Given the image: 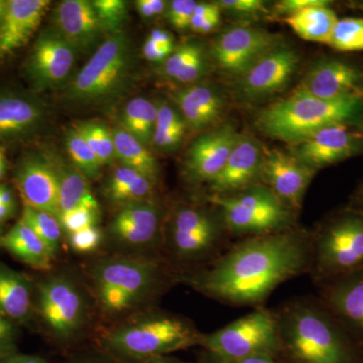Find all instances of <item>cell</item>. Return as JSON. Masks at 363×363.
Returning <instances> with one entry per match:
<instances>
[{
	"label": "cell",
	"mask_w": 363,
	"mask_h": 363,
	"mask_svg": "<svg viewBox=\"0 0 363 363\" xmlns=\"http://www.w3.org/2000/svg\"><path fill=\"white\" fill-rule=\"evenodd\" d=\"M311 233L295 228L231 243L207 266L180 279L196 291L225 305L257 308L278 286L309 274Z\"/></svg>",
	"instance_id": "obj_1"
},
{
	"label": "cell",
	"mask_w": 363,
	"mask_h": 363,
	"mask_svg": "<svg viewBox=\"0 0 363 363\" xmlns=\"http://www.w3.org/2000/svg\"><path fill=\"white\" fill-rule=\"evenodd\" d=\"M281 352L293 363H362L363 345L319 298H298L274 311Z\"/></svg>",
	"instance_id": "obj_2"
},
{
	"label": "cell",
	"mask_w": 363,
	"mask_h": 363,
	"mask_svg": "<svg viewBox=\"0 0 363 363\" xmlns=\"http://www.w3.org/2000/svg\"><path fill=\"white\" fill-rule=\"evenodd\" d=\"M362 116L363 96L324 100L297 88L260 112L257 124L269 138L292 145L329 126L350 125Z\"/></svg>",
	"instance_id": "obj_3"
},
{
	"label": "cell",
	"mask_w": 363,
	"mask_h": 363,
	"mask_svg": "<svg viewBox=\"0 0 363 363\" xmlns=\"http://www.w3.org/2000/svg\"><path fill=\"white\" fill-rule=\"evenodd\" d=\"M201 336L185 318L152 312L112 329L102 345L118 362L143 363L199 345Z\"/></svg>",
	"instance_id": "obj_4"
},
{
	"label": "cell",
	"mask_w": 363,
	"mask_h": 363,
	"mask_svg": "<svg viewBox=\"0 0 363 363\" xmlns=\"http://www.w3.org/2000/svg\"><path fill=\"white\" fill-rule=\"evenodd\" d=\"M92 279L102 310L121 315L156 292L164 279V267L150 257H111L97 262Z\"/></svg>",
	"instance_id": "obj_5"
},
{
	"label": "cell",
	"mask_w": 363,
	"mask_h": 363,
	"mask_svg": "<svg viewBox=\"0 0 363 363\" xmlns=\"http://www.w3.org/2000/svg\"><path fill=\"white\" fill-rule=\"evenodd\" d=\"M309 274L318 286L363 267V210L350 207L311 233Z\"/></svg>",
	"instance_id": "obj_6"
},
{
	"label": "cell",
	"mask_w": 363,
	"mask_h": 363,
	"mask_svg": "<svg viewBox=\"0 0 363 363\" xmlns=\"http://www.w3.org/2000/svg\"><path fill=\"white\" fill-rule=\"evenodd\" d=\"M207 201L218 208L231 238L241 240L297 227V213L262 184L231 195H210Z\"/></svg>",
	"instance_id": "obj_7"
},
{
	"label": "cell",
	"mask_w": 363,
	"mask_h": 363,
	"mask_svg": "<svg viewBox=\"0 0 363 363\" xmlns=\"http://www.w3.org/2000/svg\"><path fill=\"white\" fill-rule=\"evenodd\" d=\"M230 238L218 208L213 212L201 207L182 206L174 212L169 223L167 248L180 262H203L205 267L231 245Z\"/></svg>",
	"instance_id": "obj_8"
},
{
	"label": "cell",
	"mask_w": 363,
	"mask_h": 363,
	"mask_svg": "<svg viewBox=\"0 0 363 363\" xmlns=\"http://www.w3.org/2000/svg\"><path fill=\"white\" fill-rule=\"evenodd\" d=\"M200 346L212 357L240 359L255 357L277 358L281 352L276 314L266 306L209 334H202Z\"/></svg>",
	"instance_id": "obj_9"
},
{
	"label": "cell",
	"mask_w": 363,
	"mask_h": 363,
	"mask_svg": "<svg viewBox=\"0 0 363 363\" xmlns=\"http://www.w3.org/2000/svg\"><path fill=\"white\" fill-rule=\"evenodd\" d=\"M131 64L130 40L117 33L104 40L81 69L72 83L68 95L79 102H96L121 90Z\"/></svg>",
	"instance_id": "obj_10"
},
{
	"label": "cell",
	"mask_w": 363,
	"mask_h": 363,
	"mask_svg": "<svg viewBox=\"0 0 363 363\" xmlns=\"http://www.w3.org/2000/svg\"><path fill=\"white\" fill-rule=\"evenodd\" d=\"M39 312L55 338L71 340L84 325L86 303L77 286L55 276L39 285Z\"/></svg>",
	"instance_id": "obj_11"
},
{
	"label": "cell",
	"mask_w": 363,
	"mask_h": 363,
	"mask_svg": "<svg viewBox=\"0 0 363 363\" xmlns=\"http://www.w3.org/2000/svg\"><path fill=\"white\" fill-rule=\"evenodd\" d=\"M279 35L262 28L233 26L215 40L211 55L221 70L241 77L264 55L279 47Z\"/></svg>",
	"instance_id": "obj_12"
},
{
	"label": "cell",
	"mask_w": 363,
	"mask_h": 363,
	"mask_svg": "<svg viewBox=\"0 0 363 363\" xmlns=\"http://www.w3.org/2000/svg\"><path fill=\"white\" fill-rule=\"evenodd\" d=\"M317 169L307 166L292 154L279 149H262L260 180L294 212L302 207L306 191Z\"/></svg>",
	"instance_id": "obj_13"
},
{
	"label": "cell",
	"mask_w": 363,
	"mask_h": 363,
	"mask_svg": "<svg viewBox=\"0 0 363 363\" xmlns=\"http://www.w3.org/2000/svg\"><path fill=\"white\" fill-rule=\"evenodd\" d=\"M291 154L315 169L325 168L354 156L363 150V133L346 124L329 126L290 145Z\"/></svg>",
	"instance_id": "obj_14"
},
{
	"label": "cell",
	"mask_w": 363,
	"mask_h": 363,
	"mask_svg": "<svg viewBox=\"0 0 363 363\" xmlns=\"http://www.w3.org/2000/svg\"><path fill=\"white\" fill-rule=\"evenodd\" d=\"M240 138L231 124L199 136L189 149L186 178L193 184H208L213 180L225 166Z\"/></svg>",
	"instance_id": "obj_15"
},
{
	"label": "cell",
	"mask_w": 363,
	"mask_h": 363,
	"mask_svg": "<svg viewBox=\"0 0 363 363\" xmlns=\"http://www.w3.org/2000/svg\"><path fill=\"white\" fill-rule=\"evenodd\" d=\"M298 62L297 52L279 45L241 76V93L248 99H259L285 89L297 70Z\"/></svg>",
	"instance_id": "obj_16"
},
{
	"label": "cell",
	"mask_w": 363,
	"mask_h": 363,
	"mask_svg": "<svg viewBox=\"0 0 363 363\" xmlns=\"http://www.w3.org/2000/svg\"><path fill=\"white\" fill-rule=\"evenodd\" d=\"M320 301L363 345V267L319 286Z\"/></svg>",
	"instance_id": "obj_17"
},
{
	"label": "cell",
	"mask_w": 363,
	"mask_h": 363,
	"mask_svg": "<svg viewBox=\"0 0 363 363\" xmlns=\"http://www.w3.org/2000/svg\"><path fill=\"white\" fill-rule=\"evenodd\" d=\"M298 88L324 100L363 96V73L340 60H323L313 67Z\"/></svg>",
	"instance_id": "obj_18"
},
{
	"label": "cell",
	"mask_w": 363,
	"mask_h": 363,
	"mask_svg": "<svg viewBox=\"0 0 363 363\" xmlns=\"http://www.w3.org/2000/svg\"><path fill=\"white\" fill-rule=\"evenodd\" d=\"M262 147L250 136L240 135L225 166L209 182L211 195L225 196L257 185L262 171ZM262 181V180H260Z\"/></svg>",
	"instance_id": "obj_19"
},
{
	"label": "cell",
	"mask_w": 363,
	"mask_h": 363,
	"mask_svg": "<svg viewBox=\"0 0 363 363\" xmlns=\"http://www.w3.org/2000/svg\"><path fill=\"white\" fill-rule=\"evenodd\" d=\"M162 208L155 200L130 203L121 206L109 226L112 238L133 247H145L159 240Z\"/></svg>",
	"instance_id": "obj_20"
},
{
	"label": "cell",
	"mask_w": 363,
	"mask_h": 363,
	"mask_svg": "<svg viewBox=\"0 0 363 363\" xmlns=\"http://www.w3.org/2000/svg\"><path fill=\"white\" fill-rule=\"evenodd\" d=\"M16 185L23 204L59 217V175L56 164L39 157L21 162Z\"/></svg>",
	"instance_id": "obj_21"
},
{
	"label": "cell",
	"mask_w": 363,
	"mask_h": 363,
	"mask_svg": "<svg viewBox=\"0 0 363 363\" xmlns=\"http://www.w3.org/2000/svg\"><path fill=\"white\" fill-rule=\"evenodd\" d=\"M76 52L57 30L43 33L35 43L28 62L30 77L40 88L59 84L73 68Z\"/></svg>",
	"instance_id": "obj_22"
},
{
	"label": "cell",
	"mask_w": 363,
	"mask_h": 363,
	"mask_svg": "<svg viewBox=\"0 0 363 363\" xmlns=\"http://www.w3.org/2000/svg\"><path fill=\"white\" fill-rule=\"evenodd\" d=\"M50 0H9L0 23V59L28 44L38 30Z\"/></svg>",
	"instance_id": "obj_23"
},
{
	"label": "cell",
	"mask_w": 363,
	"mask_h": 363,
	"mask_svg": "<svg viewBox=\"0 0 363 363\" xmlns=\"http://www.w3.org/2000/svg\"><path fill=\"white\" fill-rule=\"evenodd\" d=\"M55 13L57 32L77 51L89 49L104 33L88 0H64Z\"/></svg>",
	"instance_id": "obj_24"
},
{
	"label": "cell",
	"mask_w": 363,
	"mask_h": 363,
	"mask_svg": "<svg viewBox=\"0 0 363 363\" xmlns=\"http://www.w3.org/2000/svg\"><path fill=\"white\" fill-rule=\"evenodd\" d=\"M172 100L178 107L189 128L206 130L219 123L224 111V98L211 85H191L172 92Z\"/></svg>",
	"instance_id": "obj_25"
},
{
	"label": "cell",
	"mask_w": 363,
	"mask_h": 363,
	"mask_svg": "<svg viewBox=\"0 0 363 363\" xmlns=\"http://www.w3.org/2000/svg\"><path fill=\"white\" fill-rule=\"evenodd\" d=\"M0 247L38 271L51 269L56 257L35 231L21 219L4 235L0 236Z\"/></svg>",
	"instance_id": "obj_26"
},
{
	"label": "cell",
	"mask_w": 363,
	"mask_h": 363,
	"mask_svg": "<svg viewBox=\"0 0 363 363\" xmlns=\"http://www.w3.org/2000/svg\"><path fill=\"white\" fill-rule=\"evenodd\" d=\"M209 60L201 43L187 40L174 49L162 66V75L183 84H193L206 75Z\"/></svg>",
	"instance_id": "obj_27"
},
{
	"label": "cell",
	"mask_w": 363,
	"mask_h": 363,
	"mask_svg": "<svg viewBox=\"0 0 363 363\" xmlns=\"http://www.w3.org/2000/svg\"><path fill=\"white\" fill-rule=\"evenodd\" d=\"M32 285L25 274L0 264V313L23 322L32 311Z\"/></svg>",
	"instance_id": "obj_28"
},
{
	"label": "cell",
	"mask_w": 363,
	"mask_h": 363,
	"mask_svg": "<svg viewBox=\"0 0 363 363\" xmlns=\"http://www.w3.org/2000/svg\"><path fill=\"white\" fill-rule=\"evenodd\" d=\"M42 118V108L33 100L16 95L0 96V138L26 135Z\"/></svg>",
	"instance_id": "obj_29"
},
{
	"label": "cell",
	"mask_w": 363,
	"mask_h": 363,
	"mask_svg": "<svg viewBox=\"0 0 363 363\" xmlns=\"http://www.w3.org/2000/svg\"><path fill=\"white\" fill-rule=\"evenodd\" d=\"M156 183L140 172L123 166L112 174L104 193L109 201L123 206L152 199Z\"/></svg>",
	"instance_id": "obj_30"
},
{
	"label": "cell",
	"mask_w": 363,
	"mask_h": 363,
	"mask_svg": "<svg viewBox=\"0 0 363 363\" xmlns=\"http://www.w3.org/2000/svg\"><path fill=\"white\" fill-rule=\"evenodd\" d=\"M56 168L59 175V216L79 207L100 210L88 179L78 169L64 164H56Z\"/></svg>",
	"instance_id": "obj_31"
},
{
	"label": "cell",
	"mask_w": 363,
	"mask_h": 363,
	"mask_svg": "<svg viewBox=\"0 0 363 363\" xmlns=\"http://www.w3.org/2000/svg\"><path fill=\"white\" fill-rule=\"evenodd\" d=\"M336 13L328 6L307 7L284 18L301 39L328 45L336 21Z\"/></svg>",
	"instance_id": "obj_32"
},
{
	"label": "cell",
	"mask_w": 363,
	"mask_h": 363,
	"mask_svg": "<svg viewBox=\"0 0 363 363\" xmlns=\"http://www.w3.org/2000/svg\"><path fill=\"white\" fill-rule=\"evenodd\" d=\"M116 159L123 167L135 169L143 175L157 181L159 164L154 155L143 143L123 128H116L113 131Z\"/></svg>",
	"instance_id": "obj_33"
},
{
	"label": "cell",
	"mask_w": 363,
	"mask_h": 363,
	"mask_svg": "<svg viewBox=\"0 0 363 363\" xmlns=\"http://www.w3.org/2000/svg\"><path fill=\"white\" fill-rule=\"evenodd\" d=\"M156 119L157 104L147 98H135L124 107L121 128L147 147L152 143Z\"/></svg>",
	"instance_id": "obj_34"
},
{
	"label": "cell",
	"mask_w": 363,
	"mask_h": 363,
	"mask_svg": "<svg viewBox=\"0 0 363 363\" xmlns=\"http://www.w3.org/2000/svg\"><path fill=\"white\" fill-rule=\"evenodd\" d=\"M187 128V123L175 107L164 102L157 104L152 145L162 152H172L180 145Z\"/></svg>",
	"instance_id": "obj_35"
},
{
	"label": "cell",
	"mask_w": 363,
	"mask_h": 363,
	"mask_svg": "<svg viewBox=\"0 0 363 363\" xmlns=\"http://www.w3.org/2000/svg\"><path fill=\"white\" fill-rule=\"evenodd\" d=\"M21 219L35 231L43 242L51 250L52 255L56 257L61 245L62 231H63L58 217L25 205Z\"/></svg>",
	"instance_id": "obj_36"
},
{
	"label": "cell",
	"mask_w": 363,
	"mask_h": 363,
	"mask_svg": "<svg viewBox=\"0 0 363 363\" xmlns=\"http://www.w3.org/2000/svg\"><path fill=\"white\" fill-rule=\"evenodd\" d=\"M95 152L102 166L116 160L113 133L105 124L98 121H86L74 126Z\"/></svg>",
	"instance_id": "obj_37"
},
{
	"label": "cell",
	"mask_w": 363,
	"mask_h": 363,
	"mask_svg": "<svg viewBox=\"0 0 363 363\" xmlns=\"http://www.w3.org/2000/svg\"><path fill=\"white\" fill-rule=\"evenodd\" d=\"M66 147L74 167L87 179H96L101 174L102 164L95 152L90 149L84 138L75 128L66 135Z\"/></svg>",
	"instance_id": "obj_38"
},
{
	"label": "cell",
	"mask_w": 363,
	"mask_h": 363,
	"mask_svg": "<svg viewBox=\"0 0 363 363\" xmlns=\"http://www.w3.org/2000/svg\"><path fill=\"white\" fill-rule=\"evenodd\" d=\"M328 45L340 52L363 51V18H345L336 21Z\"/></svg>",
	"instance_id": "obj_39"
},
{
	"label": "cell",
	"mask_w": 363,
	"mask_h": 363,
	"mask_svg": "<svg viewBox=\"0 0 363 363\" xmlns=\"http://www.w3.org/2000/svg\"><path fill=\"white\" fill-rule=\"evenodd\" d=\"M104 32L117 33L128 16V2L124 0H93L91 1Z\"/></svg>",
	"instance_id": "obj_40"
},
{
	"label": "cell",
	"mask_w": 363,
	"mask_h": 363,
	"mask_svg": "<svg viewBox=\"0 0 363 363\" xmlns=\"http://www.w3.org/2000/svg\"><path fill=\"white\" fill-rule=\"evenodd\" d=\"M100 210L93 208L79 207L65 214L60 215L59 221L62 229L68 235L83 229L98 226L100 222Z\"/></svg>",
	"instance_id": "obj_41"
},
{
	"label": "cell",
	"mask_w": 363,
	"mask_h": 363,
	"mask_svg": "<svg viewBox=\"0 0 363 363\" xmlns=\"http://www.w3.org/2000/svg\"><path fill=\"white\" fill-rule=\"evenodd\" d=\"M197 4L195 0H173L169 2L167 7L169 23L180 32L190 28L191 20Z\"/></svg>",
	"instance_id": "obj_42"
},
{
	"label": "cell",
	"mask_w": 363,
	"mask_h": 363,
	"mask_svg": "<svg viewBox=\"0 0 363 363\" xmlns=\"http://www.w3.org/2000/svg\"><path fill=\"white\" fill-rule=\"evenodd\" d=\"M221 11L242 18H255L260 14L269 13L266 2L262 0H220L217 1Z\"/></svg>",
	"instance_id": "obj_43"
},
{
	"label": "cell",
	"mask_w": 363,
	"mask_h": 363,
	"mask_svg": "<svg viewBox=\"0 0 363 363\" xmlns=\"http://www.w3.org/2000/svg\"><path fill=\"white\" fill-rule=\"evenodd\" d=\"M104 234L98 226L83 229L69 235L72 250L79 253H89L96 250L101 243Z\"/></svg>",
	"instance_id": "obj_44"
},
{
	"label": "cell",
	"mask_w": 363,
	"mask_h": 363,
	"mask_svg": "<svg viewBox=\"0 0 363 363\" xmlns=\"http://www.w3.org/2000/svg\"><path fill=\"white\" fill-rule=\"evenodd\" d=\"M14 322L0 313V362L18 352Z\"/></svg>",
	"instance_id": "obj_45"
},
{
	"label": "cell",
	"mask_w": 363,
	"mask_h": 363,
	"mask_svg": "<svg viewBox=\"0 0 363 363\" xmlns=\"http://www.w3.org/2000/svg\"><path fill=\"white\" fill-rule=\"evenodd\" d=\"M329 4L330 1H327V0H281L274 4L269 13L271 14L272 18H281V16L285 18L307 9V7L329 6Z\"/></svg>",
	"instance_id": "obj_46"
},
{
	"label": "cell",
	"mask_w": 363,
	"mask_h": 363,
	"mask_svg": "<svg viewBox=\"0 0 363 363\" xmlns=\"http://www.w3.org/2000/svg\"><path fill=\"white\" fill-rule=\"evenodd\" d=\"M221 13L210 14L206 16H194L191 20L190 28L196 33H211L218 26L221 21Z\"/></svg>",
	"instance_id": "obj_47"
},
{
	"label": "cell",
	"mask_w": 363,
	"mask_h": 363,
	"mask_svg": "<svg viewBox=\"0 0 363 363\" xmlns=\"http://www.w3.org/2000/svg\"><path fill=\"white\" fill-rule=\"evenodd\" d=\"M135 6L143 18H152L164 13L168 7V2L164 0H138Z\"/></svg>",
	"instance_id": "obj_48"
},
{
	"label": "cell",
	"mask_w": 363,
	"mask_h": 363,
	"mask_svg": "<svg viewBox=\"0 0 363 363\" xmlns=\"http://www.w3.org/2000/svg\"><path fill=\"white\" fill-rule=\"evenodd\" d=\"M173 51L174 49L162 47L149 39H147L143 45V56L150 62H162L164 63Z\"/></svg>",
	"instance_id": "obj_49"
},
{
	"label": "cell",
	"mask_w": 363,
	"mask_h": 363,
	"mask_svg": "<svg viewBox=\"0 0 363 363\" xmlns=\"http://www.w3.org/2000/svg\"><path fill=\"white\" fill-rule=\"evenodd\" d=\"M208 360L209 363H279L277 362V358L269 357H255L240 358V359H223L212 357L208 354Z\"/></svg>",
	"instance_id": "obj_50"
},
{
	"label": "cell",
	"mask_w": 363,
	"mask_h": 363,
	"mask_svg": "<svg viewBox=\"0 0 363 363\" xmlns=\"http://www.w3.org/2000/svg\"><path fill=\"white\" fill-rule=\"evenodd\" d=\"M147 39L157 43V44L162 45V47L171 48L175 49L174 45V39L171 33L166 32L164 30H154L150 33Z\"/></svg>",
	"instance_id": "obj_51"
},
{
	"label": "cell",
	"mask_w": 363,
	"mask_h": 363,
	"mask_svg": "<svg viewBox=\"0 0 363 363\" xmlns=\"http://www.w3.org/2000/svg\"><path fill=\"white\" fill-rule=\"evenodd\" d=\"M0 363H48V362L37 355L21 354V353L16 352L11 357H6Z\"/></svg>",
	"instance_id": "obj_52"
},
{
	"label": "cell",
	"mask_w": 363,
	"mask_h": 363,
	"mask_svg": "<svg viewBox=\"0 0 363 363\" xmlns=\"http://www.w3.org/2000/svg\"><path fill=\"white\" fill-rule=\"evenodd\" d=\"M0 205L16 209V197L11 189L0 185Z\"/></svg>",
	"instance_id": "obj_53"
},
{
	"label": "cell",
	"mask_w": 363,
	"mask_h": 363,
	"mask_svg": "<svg viewBox=\"0 0 363 363\" xmlns=\"http://www.w3.org/2000/svg\"><path fill=\"white\" fill-rule=\"evenodd\" d=\"M16 210L14 208L0 205V227L4 225L7 220H9L13 216Z\"/></svg>",
	"instance_id": "obj_54"
},
{
	"label": "cell",
	"mask_w": 363,
	"mask_h": 363,
	"mask_svg": "<svg viewBox=\"0 0 363 363\" xmlns=\"http://www.w3.org/2000/svg\"><path fill=\"white\" fill-rule=\"evenodd\" d=\"M143 363H187L185 362H182V360L178 359V358L169 357V355H166V357H159L152 358V359L147 360V362Z\"/></svg>",
	"instance_id": "obj_55"
},
{
	"label": "cell",
	"mask_w": 363,
	"mask_h": 363,
	"mask_svg": "<svg viewBox=\"0 0 363 363\" xmlns=\"http://www.w3.org/2000/svg\"><path fill=\"white\" fill-rule=\"evenodd\" d=\"M353 206L354 208H357V209L363 210V183L357 192H355L354 196H353Z\"/></svg>",
	"instance_id": "obj_56"
},
{
	"label": "cell",
	"mask_w": 363,
	"mask_h": 363,
	"mask_svg": "<svg viewBox=\"0 0 363 363\" xmlns=\"http://www.w3.org/2000/svg\"><path fill=\"white\" fill-rule=\"evenodd\" d=\"M6 171V157L4 147H0V181L2 180Z\"/></svg>",
	"instance_id": "obj_57"
},
{
	"label": "cell",
	"mask_w": 363,
	"mask_h": 363,
	"mask_svg": "<svg viewBox=\"0 0 363 363\" xmlns=\"http://www.w3.org/2000/svg\"><path fill=\"white\" fill-rule=\"evenodd\" d=\"M7 1L0 0V23H1L2 16H4V11H6Z\"/></svg>",
	"instance_id": "obj_58"
},
{
	"label": "cell",
	"mask_w": 363,
	"mask_h": 363,
	"mask_svg": "<svg viewBox=\"0 0 363 363\" xmlns=\"http://www.w3.org/2000/svg\"><path fill=\"white\" fill-rule=\"evenodd\" d=\"M78 363H114L112 362H109V360H102V359H92V360H85V362H81Z\"/></svg>",
	"instance_id": "obj_59"
},
{
	"label": "cell",
	"mask_w": 363,
	"mask_h": 363,
	"mask_svg": "<svg viewBox=\"0 0 363 363\" xmlns=\"http://www.w3.org/2000/svg\"><path fill=\"white\" fill-rule=\"evenodd\" d=\"M357 6L359 7V9H362L363 11V2H362V4H357Z\"/></svg>",
	"instance_id": "obj_60"
},
{
	"label": "cell",
	"mask_w": 363,
	"mask_h": 363,
	"mask_svg": "<svg viewBox=\"0 0 363 363\" xmlns=\"http://www.w3.org/2000/svg\"><path fill=\"white\" fill-rule=\"evenodd\" d=\"M362 363H363V362H362Z\"/></svg>",
	"instance_id": "obj_61"
}]
</instances>
